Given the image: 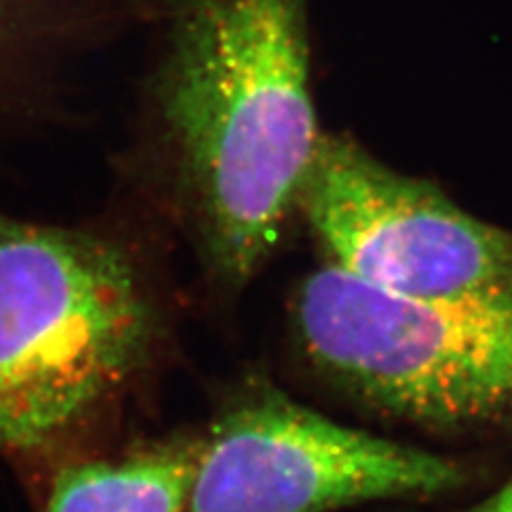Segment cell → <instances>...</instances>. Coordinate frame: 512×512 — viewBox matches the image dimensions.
I'll return each instance as SVG.
<instances>
[{
  "instance_id": "obj_1",
  "label": "cell",
  "mask_w": 512,
  "mask_h": 512,
  "mask_svg": "<svg viewBox=\"0 0 512 512\" xmlns=\"http://www.w3.org/2000/svg\"><path fill=\"white\" fill-rule=\"evenodd\" d=\"M163 114L207 254L244 284L278 244L320 137L306 0H175Z\"/></svg>"
},
{
  "instance_id": "obj_8",
  "label": "cell",
  "mask_w": 512,
  "mask_h": 512,
  "mask_svg": "<svg viewBox=\"0 0 512 512\" xmlns=\"http://www.w3.org/2000/svg\"><path fill=\"white\" fill-rule=\"evenodd\" d=\"M7 5H9V0H0V22H3V18H5V11H7Z\"/></svg>"
},
{
  "instance_id": "obj_5",
  "label": "cell",
  "mask_w": 512,
  "mask_h": 512,
  "mask_svg": "<svg viewBox=\"0 0 512 512\" xmlns=\"http://www.w3.org/2000/svg\"><path fill=\"white\" fill-rule=\"evenodd\" d=\"M459 480L444 457L265 393L224 414L199 446L186 512H331L425 498Z\"/></svg>"
},
{
  "instance_id": "obj_4",
  "label": "cell",
  "mask_w": 512,
  "mask_h": 512,
  "mask_svg": "<svg viewBox=\"0 0 512 512\" xmlns=\"http://www.w3.org/2000/svg\"><path fill=\"white\" fill-rule=\"evenodd\" d=\"M299 205L331 263L414 299H512V233L466 214L442 192L323 137Z\"/></svg>"
},
{
  "instance_id": "obj_2",
  "label": "cell",
  "mask_w": 512,
  "mask_h": 512,
  "mask_svg": "<svg viewBox=\"0 0 512 512\" xmlns=\"http://www.w3.org/2000/svg\"><path fill=\"white\" fill-rule=\"evenodd\" d=\"M156 312L122 248L0 216V451L58 440L146 359Z\"/></svg>"
},
{
  "instance_id": "obj_6",
  "label": "cell",
  "mask_w": 512,
  "mask_h": 512,
  "mask_svg": "<svg viewBox=\"0 0 512 512\" xmlns=\"http://www.w3.org/2000/svg\"><path fill=\"white\" fill-rule=\"evenodd\" d=\"M199 446L171 444L56 476L45 512H186Z\"/></svg>"
},
{
  "instance_id": "obj_3",
  "label": "cell",
  "mask_w": 512,
  "mask_h": 512,
  "mask_svg": "<svg viewBox=\"0 0 512 512\" xmlns=\"http://www.w3.org/2000/svg\"><path fill=\"white\" fill-rule=\"evenodd\" d=\"M316 365L393 414L468 425L512 414V299H414L329 263L299 291Z\"/></svg>"
},
{
  "instance_id": "obj_7",
  "label": "cell",
  "mask_w": 512,
  "mask_h": 512,
  "mask_svg": "<svg viewBox=\"0 0 512 512\" xmlns=\"http://www.w3.org/2000/svg\"><path fill=\"white\" fill-rule=\"evenodd\" d=\"M476 512H512V478Z\"/></svg>"
}]
</instances>
